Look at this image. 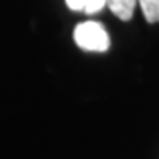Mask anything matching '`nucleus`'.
Returning <instances> with one entry per match:
<instances>
[{
    "instance_id": "nucleus-1",
    "label": "nucleus",
    "mask_w": 159,
    "mask_h": 159,
    "mask_svg": "<svg viewBox=\"0 0 159 159\" xmlns=\"http://www.w3.org/2000/svg\"><path fill=\"white\" fill-rule=\"evenodd\" d=\"M73 39L76 46L88 52H106L111 46V39L106 28L98 21L80 23L73 31Z\"/></svg>"
},
{
    "instance_id": "nucleus-2",
    "label": "nucleus",
    "mask_w": 159,
    "mask_h": 159,
    "mask_svg": "<svg viewBox=\"0 0 159 159\" xmlns=\"http://www.w3.org/2000/svg\"><path fill=\"white\" fill-rule=\"evenodd\" d=\"M136 3H138V0H107L109 10L122 21L132 20Z\"/></svg>"
},
{
    "instance_id": "nucleus-3",
    "label": "nucleus",
    "mask_w": 159,
    "mask_h": 159,
    "mask_svg": "<svg viewBox=\"0 0 159 159\" xmlns=\"http://www.w3.org/2000/svg\"><path fill=\"white\" fill-rule=\"evenodd\" d=\"M67 7L73 11H83L86 15H94L107 5V0H65Z\"/></svg>"
},
{
    "instance_id": "nucleus-4",
    "label": "nucleus",
    "mask_w": 159,
    "mask_h": 159,
    "mask_svg": "<svg viewBox=\"0 0 159 159\" xmlns=\"http://www.w3.org/2000/svg\"><path fill=\"white\" fill-rule=\"evenodd\" d=\"M148 23H159V0H138Z\"/></svg>"
}]
</instances>
